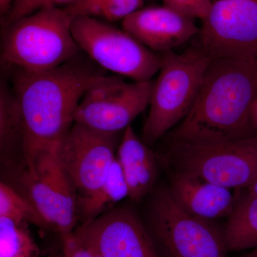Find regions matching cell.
Returning a JSON list of instances; mask_svg holds the SVG:
<instances>
[{"label":"cell","mask_w":257,"mask_h":257,"mask_svg":"<svg viewBox=\"0 0 257 257\" xmlns=\"http://www.w3.org/2000/svg\"><path fill=\"white\" fill-rule=\"evenodd\" d=\"M73 17L64 8L47 7L5 27V63L28 73H43L77 57L80 48L72 32Z\"/></svg>","instance_id":"3957f363"},{"label":"cell","mask_w":257,"mask_h":257,"mask_svg":"<svg viewBox=\"0 0 257 257\" xmlns=\"http://www.w3.org/2000/svg\"><path fill=\"white\" fill-rule=\"evenodd\" d=\"M72 235L102 257H161L144 221L126 206L78 225Z\"/></svg>","instance_id":"8fae6325"},{"label":"cell","mask_w":257,"mask_h":257,"mask_svg":"<svg viewBox=\"0 0 257 257\" xmlns=\"http://www.w3.org/2000/svg\"><path fill=\"white\" fill-rule=\"evenodd\" d=\"M58 152H37L19 179L26 190L24 196L36 207L49 229L62 239L78 226V196L61 163Z\"/></svg>","instance_id":"ba28073f"},{"label":"cell","mask_w":257,"mask_h":257,"mask_svg":"<svg viewBox=\"0 0 257 257\" xmlns=\"http://www.w3.org/2000/svg\"><path fill=\"white\" fill-rule=\"evenodd\" d=\"M74 59L43 73L17 69L13 92L23 119L27 167L37 152L59 151L83 96L104 75Z\"/></svg>","instance_id":"7a4b0ae2"},{"label":"cell","mask_w":257,"mask_h":257,"mask_svg":"<svg viewBox=\"0 0 257 257\" xmlns=\"http://www.w3.org/2000/svg\"><path fill=\"white\" fill-rule=\"evenodd\" d=\"M251 119L253 128L257 132V97L253 102L251 109Z\"/></svg>","instance_id":"484cf974"},{"label":"cell","mask_w":257,"mask_h":257,"mask_svg":"<svg viewBox=\"0 0 257 257\" xmlns=\"http://www.w3.org/2000/svg\"><path fill=\"white\" fill-rule=\"evenodd\" d=\"M121 25L154 52L172 50L199 33L194 20L165 5L140 8L124 19Z\"/></svg>","instance_id":"4fadbf2b"},{"label":"cell","mask_w":257,"mask_h":257,"mask_svg":"<svg viewBox=\"0 0 257 257\" xmlns=\"http://www.w3.org/2000/svg\"><path fill=\"white\" fill-rule=\"evenodd\" d=\"M128 191V198L140 201L153 190L157 177V155L131 126L123 132L116 150Z\"/></svg>","instance_id":"9a60e30c"},{"label":"cell","mask_w":257,"mask_h":257,"mask_svg":"<svg viewBox=\"0 0 257 257\" xmlns=\"http://www.w3.org/2000/svg\"><path fill=\"white\" fill-rule=\"evenodd\" d=\"M0 216L49 229L46 221L28 198L5 182L0 183Z\"/></svg>","instance_id":"d6986e66"},{"label":"cell","mask_w":257,"mask_h":257,"mask_svg":"<svg viewBox=\"0 0 257 257\" xmlns=\"http://www.w3.org/2000/svg\"><path fill=\"white\" fill-rule=\"evenodd\" d=\"M164 5L181 14L202 21L207 18L213 0H162Z\"/></svg>","instance_id":"603a6c76"},{"label":"cell","mask_w":257,"mask_h":257,"mask_svg":"<svg viewBox=\"0 0 257 257\" xmlns=\"http://www.w3.org/2000/svg\"><path fill=\"white\" fill-rule=\"evenodd\" d=\"M157 157L170 172L230 189H246L257 179V135L211 145L170 141Z\"/></svg>","instance_id":"8992f818"},{"label":"cell","mask_w":257,"mask_h":257,"mask_svg":"<svg viewBox=\"0 0 257 257\" xmlns=\"http://www.w3.org/2000/svg\"><path fill=\"white\" fill-rule=\"evenodd\" d=\"M25 224L0 216V257H36L39 254L38 246Z\"/></svg>","instance_id":"ffe728a7"},{"label":"cell","mask_w":257,"mask_h":257,"mask_svg":"<svg viewBox=\"0 0 257 257\" xmlns=\"http://www.w3.org/2000/svg\"><path fill=\"white\" fill-rule=\"evenodd\" d=\"M15 0H0V13L1 16L5 18L9 13Z\"/></svg>","instance_id":"d4e9b609"},{"label":"cell","mask_w":257,"mask_h":257,"mask_svg":"<svg viewBox=\"0 0 257 257\" xmlns=\"http://www.w3.org/2000/svg\"><path fill=\"white\" fill-rule=\"evenodd\" d=\"M119 143V134L100 133L74 123L58 155L78 197L89 195L102 184L116 159Z\"/></svg>","instance_id":"7c38bea8"},{"label":"cell","mask_w":257,"mask_h":257,"mask_svg":"<svg viewBox=\"0 0 257 257\" xmlns=\"http://www.w3.org/2000/svg\"><path fill=\"white\" fill-rule=\"evenodd\" d=\"M199 34L211 59L257 64V0H213Z\"/></svg>","instance_id":"30bf717a"},{"label":"cell","mask_w":257,"mask_h":257,"mask_svg":"<svg viewBox=\"0 0 257 257\" xmlns=\"http://www.w3.org/2000/svg\"><path fill=\"white\" fill-rule=\"evenodd\" d=\"M62 239L64 256L66 257H102L92 248L79 242L72 234Z\"/></svg>","instance_id":"cb8c5ba5"},{"label":"cell","mask_w":257,"mask_h":257,"mask_svg":"<svg viewBox=\"0 0 257 257\" xmlns=\"http://www.w3.org/2000/svg\"><path fill=\"white\" fill-rule=\"evenodd\" d=\"M153 83H128L116 76H101L81 99L75 122L103 133L124 132L150 106Z\"/></svg>","instance_id":"9c48e42d"},{"label":"cell","mask_w":257,"mask_h":257,"mask_svg":"<svg viewBox=\"0 0 257 257\" xmlns=\"http://www.w3.org/2000/svg\"><path fill=\"white\" fill-rule=\"evenodd\" d=\"M160 75L154 81L150 110L143 140L154 145L187 116L200 89L212 59L200 48L177 54L162 52Z\"/></svg>","instance_id":"277c9868"},{"label":"cell","mask_w":257,"mask_h":257,"mask_svg":"<svg viewBox=\"0 0 257 257\" xmlns=\"http://www.w3.org/2000/svg\"><path fill=\"white\" fill-rule=\"evenodd\" d=\"M143 221L161 257H229L223 230L186 211L169 187L152 193Z\"/></svg>","instance_id":"5b68a950"},{"label":"cell","mask_w":257,"mask_h":257,"mask_svg":"<svg viewBox=\"0 0 257 257\" xmlns=\"http://www.w3.org/2000/svg\"><path fill=\"white\" fill-rule=\"evenodd\" d=\"M144 0H81L64 8L72 17L86 15L109 22L123 20L141 8Z\"/></svg>","instance_id":"44dd1931"},{"label":"cell","mask_w":257,"mask_h":257,"mask_svg":"<svg viewBox=\"0 0 257 257\" xmlns=\"http://www.w3.org/2000/svg\"><path fill=\"white\" fill-rule=\"evenodd\" d=\"M245 189H246V192L257 195V179L251 185L248 186L247 188Z\"/></svg>","instance_id":"4316f807"},{"label":"cell","mask_w":257,"mask_h":257,"mask_svg":"<svg viewBox=\"0 0 257 257\" xmlns=\"http://www.w3.org/2000/svg\"><path fill=\"white\" fill-rule=\"evenodd\" d=\"M239 257H257V248L251 249V251L246 253H243Z\"/></svg>","instance_id":"83f0119b"},{"label":"cell","mask_w":257,"mask_h":257,"mask_svg":"<svg viewBox=\"0 0 257 257\" xmlns=\"http://www.w3.org/2000/svg\"><path fill=\"white\" fill-rule=\"evenodd\" d=\"M72 32L80 50L106 70L135 82L152 80L160 72L162 56L145 46L124 29L99 19L77 15L72 19Z\"/></svg>","instance_id":"52a82bcc"},{"label":"cell","mask_w":257,"mask_h":257,"mask_svg":"<svg viewBox=\"0 0 257 257\" xmlns=\"http://www.w3.org/2000/svg\"><path fill=\"white\" fill-rule=\"evenodd\" d=\"M257 97V64L212 59L188 114L170 141L211 145L256 136L251 109Z\"/></svg>","instance_id":"6da1fadb"},{"label":"cell","mask_w":257,"mask_h":257,"mask_svg":"<svg viewBox=\"0 0 257 257\" xmlns=\"http://www.w3.org/2000/svg\"><path fill=\"white\" fill-rule=\"evenodd\" d=\"M169 188L186 211L201 219L229 217L234 210L236 198L231 189L199 177L170 172Z\"/></svg>","instance_id":"5bb4252c"},{"label":"cell","mask_w":257,"mask_h":257,"mask_svg":"<svg viewBox=\"0 0 257 257\" xmlns=\"http://www.w3.org/2000/svg\"><path fill=\"white\" fill-rule=\"evenodd\" d=\"M0 150L2 162L21 175L27 170L25 135L18 99L5 84L0 91Z\"/></svg>","instance_id":"2e32d148"},{"label":"cell","mask_w":257,"mask_h":257,"mask_svg":"<svg viewBox=\"0 0 257 257\" xmlns=\"http://www.w3.org/2000/svg\"><path fill=\"white\" fill-rule=\"evenodd\" d=\"M80 1L81 0H15L9 13L4 18L3 24L5 28L17 20L28 16L42 8L47 7L62 8V6L68 8Z\"/></svg>","instance_id":"7402d4cb"},{"label":"cell","mask_w":257,"mask_h":257,"mask_svg":"<svg viewBox=\"0 0 257 257\" xmlns=\"http://www.w3.org/2000/svg\"><path fill=\"white\" fill-rule=\"evenodd\" d=\"M223 231L229 252L257 248V195L245 192L236 199Z\"/></svg>","instance_id":"e0dca14e"},{"label":"cell","mask_w":257,"mask_h":257,"mask_svg":"<svg viewBox=\"0 0 257 257\" xmlns=\"http://www.w3.org/2000/svg\"><path fill=\"white\" fill-rule=\"evenodd\" d=\"M126 197L128 187L116 157L102 184L89 195L77 198L79 221L83 224L92 220Z\"/></svg>","instance_id":"ac0fdd59"},{"label":"cell","mask_w":257,"mask_h":257,"mask_svg":"<svg viewBox=\"0 0 257 257\" xmlns=\"http://www.w3.org/2000/svg\"><path fill=\"white\" fill-rule=\"evenodd\" d=\"M62 257H66V256H64V255H63V256H62Z\"/></svg>","instance_id":"f1b7e54d"}]
</instances>
